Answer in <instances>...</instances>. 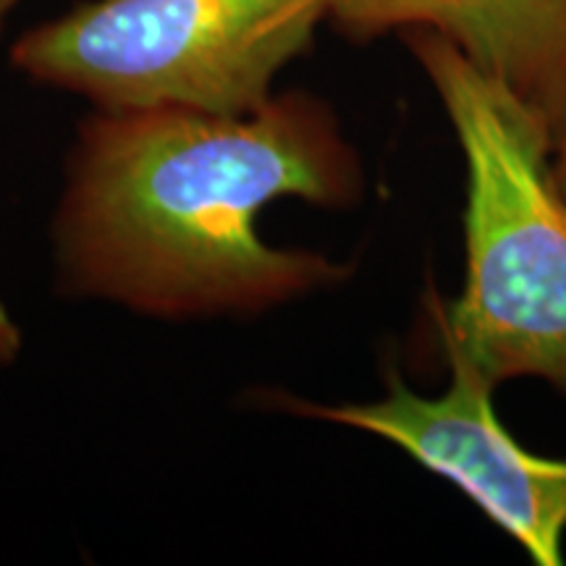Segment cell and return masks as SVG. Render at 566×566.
<instances>
[{
    "mask_svg": "<svg viewBox=\"0 0 566 566\" xmlns=\"http://www.w3.org/2000/svg\"><path fill=\"white\" fill-rule=\"evenodd\" d=\"M363 189L336 116L304 92L242 116L97 108L71 160L59 263L82 294L147 315H254L352 273L325 254L268 244L260 210L283 197L349 208Z\"/></svg>",
    "mask_w": 566,
    "mask_h": 566,
    "instance_id": "1",
    "label": "cell"
},
{
    "mask_svg": "<svg viewBox=\"0 0 566 566\" xmlns=\"http://www.w3.org/2000/svg\"><path fill=\"white\" fill-rule=\"evenodd\" d=\"M457 134L467 174L464 286L436 307L446 365L499 388L535 378L566 396V200L554 134L441 34L405 32Z\"/></svg>",
    "mask_w": 566,
    "mask_h": 566,
    "instance_id": "2",
    "label": "cell"
},
{
    "mask_svg": "<svg viewBox=\"0 0 566 566\" xmlns=\"http://www.w3.org/2000/svg\"><path fill=\"white\" fill-rule=\"evenodd\" d=\"M334 0H87L13 45V66L97 108L242 116L273 97Z\"/></svg>",
    "mask_w": 566,
    "mask_h": 566,
    "instance_id": "3",
    "label": "cell"
},
{
    "mask_svg": "<svg viewBox=\"0 0 566 566\" xmlns=\"http://www.w3.org/2000/svg\"><path fill=\"white\" fill-rule=\"evenodd\" d=\"M495 388L449 365V388L422 396L388 373L386 394L359 405H304L294 412L363 430L449 480L537 566H562L566 541V459L522 446L499 420Z\"/></svg>",
    "mask_w": 566,
    "mask_h": 566,
    "instance_id": "4",
    "label": "cell"
},
{
    "mask_svg": "<svg viewBox=\"0 0 566 566\" xmlns=\"http://www.w3.org/2000/svg\"><path fill=\"white\" fill-rule=\"evenodd\" d=\"M352 40L428 30L522 97L556 137L566 118V0H334Z\"/></svg>",
    "mask_w": 566,
    "mask_h": 566,
    "instance_id": "5",
    "label": "cell"
},
{
    "mask_svg": "<svg viewBox=\"0 0 566 566\" xmlns=\"http://www.w3.org/2000/svg\"><path fill=\"white\" fill-rule=\"evenodd\" d=\"M21 336L17 323L11 321V315L6 313L3 304H0V363H9L13 354L19 352Z\"/></svg>",
    "mask_w": 566,
    "mask_h": 566,
    "instance_id": "6",
    "label": "cell"
},
{
    "mask_svg": "<svg viewBox=\"0 0 566 566\" xmlns=\"http://www.w3.org/2000/svg\"><path fill=\"white\" fill-rule=\"evenodd\" d=\"M551 166H554V179L562 189L564 200H566V118L564 124L558 126L556 137H554V150H551Z\"/></svg>",
    "mask_w": 566,
    "mask_h": 566,
    "instance_id": "7",
    "label": "cell"
},
{
    "mask_svg": "<svg viewBox=\"0 0 566 566\" xmlns=\"http://www.w3.org/2000/svg\"><path fill=\"white\" fill-rule=\"evenodd\" d=\"M17 3H19V0H0V24H3V19L9 17V11H11Z\"/></svg>",
    "mask_w": 566,
    "mask_h": 566,
    "instance_id": "8",
    "label": "cell"
}]
</instances>
